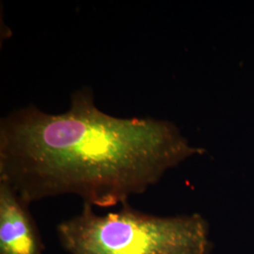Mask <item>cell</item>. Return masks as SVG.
<instances>
[{
    "label": "cell",
    "mask_w": 254,
    "mask_h": 254,
    "mask_svg": "<svg viewBox=\"0 0 254 254\" xmlns=\"http://www.w3.org/2000/svg\"><path fill=\"white\" fill-rule=\"evenodd\" d=\"M203 152L169 121L102 111L87 87L64 113L31 105L0 122V181L28 204L74 195L92 206L122 205Z\"/></svg>",
    "instance_id": "6da1fadb"
},
{
    "label": "cell",
    "mask_w": 254,
    "mask_h": 254,
    "mask_svg": "<svg viewBox=\"0 0 254 254\" xmlns=\"http://www.w3.org/2000/svg\"><path fill=\"white\" fill-rule=\"evenodd\" d=\"M56 232L69 254H210L212 249L208 222L200 214L159 217L128 201L106 215L83 203Z\"/></svg>",
    "instance_id": "7a4b0ae2"
},
{
    "label": "cell",
    "mask_w": 254,
    "mask_h": 254,
    "mask_svg": "<svg viewBox=\"0 0 254 254\" xmlns=\"http://www.w3.org/2000/svg\"><path fill=\"white\" fill-rule=\"evenodd\" d=\"M29 205L0 181V254H44V243Z\"/></svg>",
    "instance_id": "3957f363"
}]
</instances>
